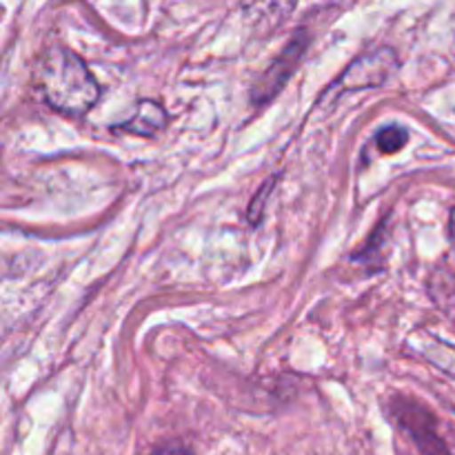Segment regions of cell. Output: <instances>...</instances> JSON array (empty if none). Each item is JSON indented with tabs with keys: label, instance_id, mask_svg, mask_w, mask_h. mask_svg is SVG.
<instances>
[{
	"label": "cell",
	"instance_id": "6da1fadb",
	"mask_svg": "<svg viewBox=\"0 0 455 455\" xmlns=\"http://www.w3.org/2000/svg\"><path fill=\"white\" fill-rule=\"evenodd\" d=\"M34 87L53 111L67 118L87 116L100 98V84L87 62L62 44L40 53L34 67Z\"/></svg>",
	"mask_w": 455,
	"mask_h": 455
},
{
	"label": "cell",
	"instance_id": "7a4b0ae2",
	"mask_svg": "<svg viewBox=\"0 0 455 455\" xmlns=\"http://www.w3.org/2000/svg\"><path fill=\"white\" fill-rule=\"evenodd\" d=\"M398 56H395L394 49L389 47L363 53V56L355 58V60L342 71L340 78L324 92V96L320 98L318 102L320 105H327V102H333L336 98L345 96V93L349 92H360V89L369 87H382V84L398 71Z\"/></svg>",
	"mask_w": 455,
	"mask_h": 455
},
{
	"label": "cell",
	"instance_id": "3957f363",
	"mask_svg": "<svg viewBox=\"0 0 455 455\" xmlns=\"http://www.w3.org/2000/svg\"><path fill=\"white\" fill-rule=\"evenodd\" d=\"M391 413L398 420V425L411 435V440L420 449L422 455H453L449 451L443 435H440L438 418L425 404L413 398L398 395L391 403Z\"/></svg>",
	"mask_w": 455,
	"mask_h": 455
},
{
	"label": "cell",
	"instance_id": "277c9868",
	"mask_svg": "<svg viewBox=\"0 0 455 455\" xmlns=\"http://www.w3.org/2000/svg\"><path fill=\"white\" fill-rule=\"evenodd\" d=\"M307 47H309V34H307V29H298L296 34H293V38L287 43V47L280 52V56L275 58L269 65V69L262 74V78L253 84L251 100L256 102V105L269 102L271 98L287 84V80L291 78V74L296 71L298 62L305 56Z\"/></svg>",
	"mask_w": 455,
	"mask_h": 455
},
{
	"label": "cell",
	"instance_id": "5b68a950",
	"mask_svg": "<svg viewBox=\"0 0 455 455\" xmlns=\"http://www.w3.org/2000/svg\"><path fill=\"white\" fill-rule=\"evenodd\" d=\"M167 109L160 105L158 100H151V98H145L136 105V111L129 120H124L123 124L114 127V132H124L132 133V136H142L151 138L156 133L163 132L167 127Z\"/></svg>",
	"mask_w": 455,
	"mask_h": 455
},
{
	"label": "cell",
	"instance_id": "8992f818",
	"mask_svg": "<svg viewBox=\"0 0 455 455\" xmlns=\"http://www.w3.org/2000/svg\"><path fill=\"white\" fill-rule=\"evenodd\" d=\"M293 3L296 0H244V12L253 22L267 25V29H274L275 25L287 20Z\"/></svg>",
	"mask_w": 455,
	"mask_h": 455
},
{
	"label": "cell",
	"instance_id": "52a82bcc",
	"mask_svg": "<svg viewBox=\"0 0 455 455\" xmlns=\"http://www.w3.org/2000/svg\"><path fill=\"white\" fill-rule=\"evenodd\" d=\"M407 142H409V133L407 129H403L400 124H389V127L380 129L376 136L378 151L387 156H394L398 154V151H403Z\"/></svg>",
	"mask_w": 455,
	"mask_h": 455
},
{
	"label": "cell",
	"instance_id": "ba28073f",
	"mask_svg": "<svg viewBox=\"0 0 455 455\" xmlns=\"http://www.w3.org/2000/svg\"><path fill=\"white\" fill-rule=\"evenodd\" d=\"M275 182H278V176H271L269 180H267L265 185L260 187V191H258V194L253 196L251 203H249L247 218H249V222H251V225H258V222H260L262 213H265V209H267V200H269L271 189H274V187H275Z\"/></svg>",
	"mask_w": 455,
	"mask_h": 455
},
{
	"label": "cell",
	"instance_id": "9c48e42d",
	"mask_svg": "<svg viewBox=\"0 0 455 455\" xmlns=\"http://www.w3.org/2000/svg\"><path fill=\"white\" fill-rule=\"evenodd\" d=\"M149 455H194V453H191L187 447H182V444H164V447H158Z\"/></svg>",
	"mask_w": 455,
	"mask_h": 455
},
{
	"label": "cell",
	"instance_id": "30bf717a",
	"mask_svg": "<svg viewBox=\"0 0 455 455\" xmlns=\"http://www.w3.org/2000/svg\"><path fill=\"white\" fill-rule=\"evenodd\" d=\"M449 231H451V235L455 240V209L451 212V218H449Z\"/></svg>",
	"mask_w": 455,
	"mask_h": 455
}]
</instances>
